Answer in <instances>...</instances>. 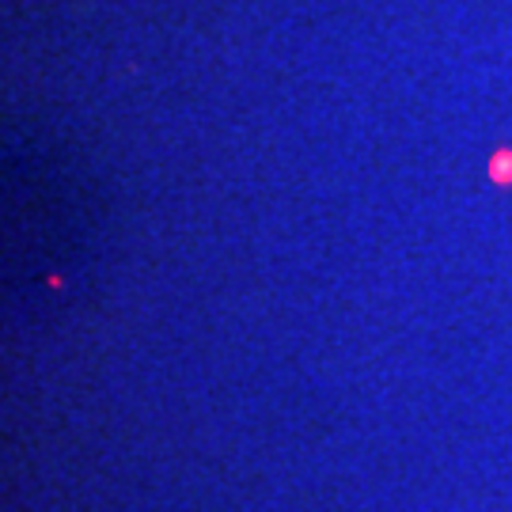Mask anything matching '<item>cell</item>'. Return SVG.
Returning <instances> with one entry per match:
<instances>
[{"label":"cell","instance_id":"6da1fadb","mask_svg":"<svg viewBox=\"0 0 512 512\" xmlns=\"http://www.w3.org/2000/svg\"><path fill=\"white\" fill-rule=\"evenodd\" d=\"M494 179H505V183H509V179H512V156H497V160H494Z\"/></svg>","mask_w":512,"mask_h":512}]
</instances>
